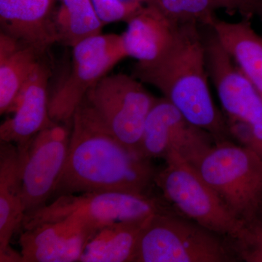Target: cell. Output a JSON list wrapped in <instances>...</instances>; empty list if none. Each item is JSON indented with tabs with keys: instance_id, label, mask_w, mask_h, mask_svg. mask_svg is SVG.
<instances>
[{
	"instance_id": "cell-11",
	"label": "cell",
	"mask_w": 262,
	"mask_h": 262,
	"mask_svg": "<svg viewBox=\"0 0 262 262\" xmlns=\"http://www.w3.org/2000/svg\"><path fill=\"white\" fill-rule=\"evenodd\" d=\"M214 143L211 134L188 121L163 97L157 99L146 118L139 154L149 160L178 155L190 163Z\"/></svg>"
},
{
	"instance_id": "cell-13",
	"label": "cell",
	"mask_w": 262,
	"mask_h": 262,
	"mask_svg": "<svg viewBox=\"0 0 262 262\" xmlns=\"http://www.w3.org/2000/svg\"><path fill=\"white\" fill-rule=\"evenodd\" d=\"M50 73L49 67L41 61L22 88L10 112L13 117L2 123L0 140L24 149L38 133L56 123L49 115Z\"/></svg>"
},
{
	"instance_id": "cell-4",
	"label": "cell",
	"mask_w": 262,
	"mask_h": 262,
	"mask_svg": "<svg viewBox=\"0 0 262 262\" xmlns=\"http://www.w3.org/2000/svg\"><path fill=\"white\" fill-rule=\"evenodd\" d=\"M190 164L244 226L262 209V158L256 151L215 141Z\"/></svg>"
},
{
	"instance_id": "cell-8",
	"label": "cell",
	"mask_w": 262,
	"mask_h": 262,
	"mask_svg": "<svg viewBox=\"0 0 262 262\" xmlns=\"http://www.w3.org/2000/svg\"><path fill=\"white\" fill-rule=\"evenodd\" d=\"M72 49L70 73L49 98L51 120L67 125L89 90L127 58L121 34H98Z\"/></svg>"
},
{
	"instance_id": "cell-1",
	"label": "cell",
	"mask_w": 262,
	"mask_h": 262,
	"mask_svg": "<svg viewBox=\"0 0 262 262\" xmlns=\"http://www.w3.org/2000/svg\"><path fill=\"white\" fill-rule=\"evenodd\" d=\"M157 171L151 160L110 132L84 98L72 117L67 160L51 201L84 192L149 194Z\"/></svg>"
},
{
	"instance_id": "cell-18",
	"label": "cell",
	"mask_w": 262,
	"mask_h": 262,
	"mask_svg": "<svg viewBox=\"0 0 262 262\" xmlns=\"http://www.w3.org/2000/svg\"><path fill=\"white\" fill-rule=\"evenodd\" d=\"M40 53L28 43L0 32V114L10 113L22 88L41 63Z\"/></svg>"
},
{
	"instance_id": "cell-6",
	"label": "cell",
	"mask_w": 262,
	"mask_h": 262,
	"mask_svg": "<svg viewBox=\"0 0 262 262\" xmlns=\"http://www.w3.org/2000/svg\"><path fill=\"white\" fill-rule=\"evenodd\" d=\"M170 205L149 194L92 192L58 196L37 211L26 214L21 228L45 222L75 219L98 229L120 221L146 218L170 209Z\"/></svg>"
},
{
	"instance_id": "cell-21",
	"label": "cell",
	"mask_w": 262,
	"mask_h": 262,
	"mask_svg": "<svg viewBox=\"0 0 262 262\" xmlns=\"http://www.w3.org/2000/svg\"><path fill=\"white\" fill-rule=\"evenodd\" d=\"M147 3L177 25L192 23L209 27L219 9L215 0H148Z\"/></svg>"
},
{
	"instance_id": "cell-25",
	"label": "cell",
	"mask_w": 262,
	"mask_h": 262,
	"mask_svg": "<svg viewBox=\"0 0 262 262\" xmlns=\"http://www.w3.org/2000/svg\"><path fill=\"white\" fill-rule=\"evenodd\" d=\"M256 15L262 20V0H253L251 5V16Z\"/></svg>"
},
{
	"instance_id": "cell-16",
	"label": "cell",
	"mask_w": 262,
	"mask_h": 262,
	"mask_svg": "<svg viewBox=\"0 0 262 262\" xmlns=\"http://www.w3.org/2000/svg\"><path fill=\"white\" fill-rule=\"evenodd\" d=\"M55 0H0L1 32L28 43L42 54L58 42L53 24Z\"/></svg>"
},
{
	"instance_id": "cell-19",
	"label": "cell",
	"mask_w": 262,
	"mask_h": 262,
	"mask_svg": "<svg viewBox=\"0 0 262 262\" xmlns=\"http://www.w3.org/2000/svg\"><path fill=\"white\" fill-rule=\"evenodd\" d=\"M150 216L120 221L101 227L89 239L80 261L132 262Z\"/></svg>"
},
{
	"instance_id": "cell-9",
	"label": "cell",
	"mask_w": 262,
	"mask_h": 262,
	"mask_svg": "<svg viewBox=\"0 0 262 262\" xmlns=\"http://www.w3.org/2000/svg\"><path fill=\"white\" fill-rule=\"evenodd\" d=\"M207 67L226 120L247 125L262 158V97L243 75L210 27L204 33Z\"/></svg>"
},
{
	"instance_id": "cell-14",
	"label": "cell",
	"mask_w": 262,
	"mask_h": 262,
	"mask_svg": "<svg viewBox=\"0 0 262 262\" xmlns=\"http://www.w3.org/2000/svg\"><path fill=\"white\" fill-rule=\"evenodd\" d=\"M22 155L12 143L0 144V261L22 262L21 253L10 246L25 216Z\"/></svg>"
},
{
	"instance_id": "cell-22",
	"label": "cell",
	"mask_w": 262,
	"mask_h": 262,
	"mask_svg": "<svg viewBox=\"0 0 262 262\" xmlns=\"http://www.w3.org/2000/svg\"><path fill=\"white\" fill-rule=\"evenodd\" d=\"M230 242L239 260L262 262V209L244 226L238 237Z\"/></svg>"
},
{
	"instance_id": "cell-24",
	"label": "cell",
	"mask_w": 262,
	"mask_h": 262,
	"mask_svg": "<svg viewBox=\"0 0 262 262\" xmlns=\"http://www.w3.org/2000/svg\"><path fill=\"white\" fill-rule=\"evenodd\" d=\"M219 9L227 12H239L245 18H250V10L253 0H215Z\"/></svg>"
},
{
	"instance_id": "cell-3",
	"label": "cell",
	"mask_w": 262,
	"mask_h": 262,
	"mask_svg": "<svg viewBox=\"0 0 262 262\" xmlns=\"http://www.w3.org/2000/svg\"><path fill=\"white\" fill-rule=\"evenodd\" d=\"M239 261L229 239L173 210L150 216L132 262Z\"/></svg>"
},
{
	"instance_id": "cell-23",
	"label": "cell",
	"mask_w": 262,
	"mask_h": 262,
	"mask_svg": "<svg viewBox=\"0 0 262 262\" xmlns=\"http://www.w3.org/2000/svg\"><path fill=\"white\" fill-rule=\"evenodd\" d=\"M104 24L126 21L147 3L148 0H92Z\"/></svg>"
},
{
	"instance_id": "cell-7",
	"label": "cell",
	"mask_w": 262,
	"mask_h": 262,
	"mask_svg": "<svg viewBox=\"0 0 262 262\" xmlns=\"http://www.w3.org/2000/svg\"><path fill=\"white\" fill-rule=\"evenodd\" d=\"M84 99L110 132L139 155L144 124L158 99L143 82L123 73L107 75L89 90Z\"/></svg>"
},
{
	"instance_id": "cell-5",
	"label": "cell",
	"mask_w": 262,
	"mask_h": 262,
	"mask_svg": "<svg viewBox=\"0 0 262 262\" xmlns=\"http://www.w3.org/2000/svg\"><path fill=\"white\" fill-rule=\"evenodd\" d=\"M165 160L166 165L155 177V184L163 192L165 201L188 220L229 241L237 238L244 224L194 167L178 155H169Z\"/></svg>"
},
{
	"instance_id": "cell-12",
	"label": "cell",
	"mask_w": 262,
	"mask_h": 262,
	"mask_svg": "<svg viewBox=\"0 0 262 262\" xmlns=\"http://www.w3.org/2000/svg\"><path fill=\"white\" fill-rule=\"evenodd\" d=\"M98 230L75 219L23 229L19 239L22 262L80 261L86 245Z\"/></svg>"
},
{
	"instance_id": "cell-17",
	"label": "cell",
	"mask_w": 262,
	"mask_h": 262,
	"mask_svg": "<svg viewBox=\"0 0 262 262\" xmlns=\"http://www.w3.org/2000/svg\"><path fill=\"white\" fill-rule=\"evenodd\" d=\"M243 75L262 97V37L248 18L228 22L215 17L209 26Z\"/></svg>"
},
{
	"instance_id": "cell-10",
	"label": "cell",
	"mask_w": 262,
	"mask_h": 262,
	"mask_svg": "<svg viewBox=\"0 0 262 262\" xmlns=\"http://www.w3.org/2000/svg\"><path fill=\"white\" fill-rule=\"evenodd\" d=\"M71 130L65 124L54 123L32 138L22 155V180L25 215L51 201L64 167Z\"/></svg>"
},
{
	"instance_id": "cell-20",
	"label": "cell",
	"mask_w": 262,
	"mask_h": 262,
	"mask_svg": "<svg viewBox=\"0 0 262 262\" xmlns=\"http://www.w3.org/2000/svg\"><path fill=\"white\" fill-rule=\"evenodd\" d=\"M53 19L58 42L72 48L102 34L105 25L92 0H61Z\"/></svg>"
},
{
	"instance_id": "cell-2",
	"label": "cell",
	"mask_w": 262,
	"mask_h": 262,
	"mask_svg": "<svg viewBox=\"0 0 262 262\" xmlns=\"http://www.w3.org/2000/svg\"><path fill=\"white\" fill-rule=\"evenodd\" d=\"M198 25L180 24L170 49L153 63H136L133 76L159 90L188 121L211 134L215 142L231 140L225 115L210 91L204 39Z\"/></svg>"
},
{
	"instance_id": "cell-15",
	"label": "cell",
	"mask_w": 262,
	"mask_h": 262,
	"mask_svg": "<svg viewBox=\"0 0 262 262\" xmlns=\"http://www.w3.org/2000/svg\"><path fill=\"white\" fill-rule=\"evenodd\" d=\"M125 22L127 28L121 34L125 53L140 64L161 58L173 45L179 26L149 3Z\"/></svg>"
}]
</instances>
